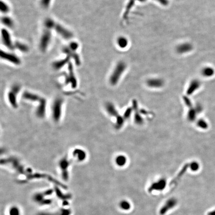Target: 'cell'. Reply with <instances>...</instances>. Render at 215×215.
Wrapping results in <instances>:
<instances>
[{
    "mask_svg": "<svg viewBox=\"0 0 215 215\" xmlns=\"http://www.w3.org/2000/svg\"><path fill=\"white\" fill-rule=\"evenodd\" d=\"M22 97L25 100L38 103V106L35 111L36 116L40 119H43L46 117L47 102L44 98L29 91L25 92L22 94Z\"/></svg>",
    "mask_w": 215,
    "mask_h": 215,
    "instance_id": "cell-1",
    "label": "cell"
},
{
    "mask_svg": "<svg viewBox=\"0 0 215 215\" xmlns=\"http://www.w3.org/2000/svg\"><path fill=\"white\" fill-rule=\"evenodd\" d=\"M126 68V64L124 62H118L110 77V83L112 85L114 86L118 83Z\"/></svg>",
    "mask_w": 215,
    "mask_h": 215,
    "instance_id": "cell-2",
    "label": "cell"
},
{
    "mask_svg": "<svg viewBox=\"0 0 215 215\" xmlns=\"http://www.w3.org/2000/svg\"><path fill=\"white\" fill-rule=\"evenodd\" d=\"M63 100L62 98H57L54 101L51 108L52 119L56 123L59 122L62 117V106Z\"/></svg>",
    "mask_w": 215,
    "mask_h": 215,
    "instance_id": "cell-3",
    "label": "cell"
},
{
    "mask_svg": "<svg viewBox=\"0 0 215 215\" xmlns=\"http://www.w3.org/2000/svg\"><path fill=\"white\" fill-rule=\"evenodd\" d=\"M20 90V86L19 85H15L11 88L7 94L8 103L14 109H17L18 107L17 99Z\"/></svg>",
    "mask_w": 215,
    "mask_h": 215,
    "instance_id": "cell-4",
    "label": "cell"
},
{
    "mask_svg": "<svg viewBox=\"0 0 215 215\" xmlns=\"http://www.w3.org/2000/svg\"><path fill=\"white\" fill-rule=\"evenodd\" d=\"M51 30L44 29L41 36L39 44V47L42 52H45L47 50L51 43L52 34Z\"/></svg>",
    "mask_w": 215,
    "mask_h": 215,
    "instance_id": "cell-5",
    "label": "cell"
},
{
    "mask_svg": "<svg viewBox=\"0 0 215 215\" xmlns=\"http://www.w3.org/2000/svg\"><path fill=\"white\" fill-rule=\"evenodd\" d=\"M53 30H55L57 34L61 36L62 38L65 39H70L73 37V34L71 31L66 29L60 24L56 22L54 25Z\"/></svg>",
    "mask_w": 215,
    "mask_h": 215,
    "instance_id": "cell-6",
    "label": "cell"
},
{
    "mask_svg": "<svg viewBox=\"0 0 215 215\" xmlns=\"http://www.w3.org/2000/svg\"><path fill=\"white\" fill-rule=\"evenodd\" d=\"M0 56L2 59L8 61L13 64L18 65L21 63L20 59L15 54L10 52H7L5 51H1Z\"/></svg>",
    "mask_w": 215,
    "mask_h": 215,
    "instance_id": "cell-7",
    "label": "cell"
},
{
    "mask_svg": "<svg viewBox=\"0 0 215 215\" xmlns=\"http://www.w3.org/2000/svg\"><path fill=\"white\" fill-rule=\"evenodd\" d=\"M1 35L3 43L4 46L10 50L15 49L14 43L13 42L10 34L7 29H2L1 30Z\"/></svg>",
    "mask_w": 215,
    "mask_h": 215,
    "instance_id": "cell-8",
    "label": "cell"
},
{
    "mask_svg": "<svg viewBox=\"0 0 215 215\" xmlns=\"http://www.w3.org/2000/svg\"><path fill=\"white\" fill-rule=\"evenodd\" d=\"M71 164V162L68 158L64 157L60 160L59 161V167L61 171V174L64 180L68 179V168Z\"/></svg>",
    "mask_w": 215,
    "mask_h": 215,
    "instance_id": "cell-9",
    "label": "cell"
},
{
    "mask_svg": "<svg viewBox=\"0 0 215 215\" xmlns=\"http://www.w3.org/2000/svg\"><path fill=\"white\" fill-rule=\"evenodd\" d=\"M68 80L67 81L68 83H70L71 84V87L72 88H76L77 86V80L74 73L73 65L70 61L68 64Z\"/></svg>",
    "mask_w": 215,
    "mask_h": 215,
    "instance_id": "cell-10",
    "label": "cell"
},
{
    "mask_svg": "<svg viewBox=\"0 0 215 215\" xmlns=\"http://www.w3.org/2000/svg\"><path fill=\"white\" fill-rule=\"evenodd\" d=\"M63 52L65 54L66 56L70 57L71 58H72L76 65L79 66L80 65V58L76 51H71L68 47H65L63 48Z\"/></svg>",
    "mask_w": 215,
    "mask_h": 215,
    "instance_id": "cell-11",
    "label": "cell"
},
{
    "mask_svg": "<svg viewBox=\"0 0 215 215\" xmlns=\"http://www.w3.org/2000/svg\"><path fill=\"white\" fill-rule=\"evenodd\" d=\"M193 48V46L192 44L189 42H184L179 44L176 47V51L178 53L183 54L190 52Z\"/></svg>",
    "mask_w": 215,
    "mask_h": 215,
    "instance_id": "cell-12",
    "label": "cell"
},
{
    "mask_svg": "<svg viewBox=\"0 0 215 215\" xmlns=\"http://www.w3.org/2000/svg\"><path fill=\"white\" fill-rule=\"evenodd\" d=\"M177 203V201L176 199L173 198L169 199V200L167 201L165 205L160 210V215L165 214L167 212H168V210L174 208L176 205Z\"/></svg>",
    "mask_w": 215,
    "mask_h": 215,
    "instance_id": "cell-13",
    "label": "cell"
},
{
    "mask_svg": "<svg viewBox=\"0 0 215 215\" xmlns=\"http://www.w3.org/2000/svg\"><path fill=\"white\" fill-rule=\"evenodd\" d=\"M167 182L164 179H161L156 182L153 183L150 186L148 191L150 192L153 191V190L156 191H161L164 189L166 186Z\"/></svg>",
    "mask_w": 215,
    "mask_h": 215,
    "instance_id": "cell-14",
    "label": "cell"
},
{
    "mask_svg": "<svg viewBox=\"0 0 215 215\" xmlns=\"http://www.w3.org/2000/svg\"><path fill=\"white\" fill-rule=\"evenodd\" d=\"M164 81L160 78H153L148 79L147 81L146 84L150 87L154 88H159L161 87L164 85Z\"/></svg>",
    "mask_w": 215,
    "mask_h": 215,
    "instance_id": "cell-15",
    "label": "cell"
},
{
    "mask_svg": "<svg viewBox=\"0 0 215 215\" xmlns=\"http://www.w3.org/2000/svg\"><path fill=\"white\" fill-rule=\"evenodd\" d=\"M73 156L78 162L84 161L87 157L86 152L80 148H76L73 151Z\"/></svg>",
    "mask_w": 215,
    "mask_h": 215,
    "instance_id": "cell-16",
    "label": "cell"
},
{
    "mask_svg": "<svg viewBox=\"0 0 215 215\" xmlns=\"http://www.w3.org/2000/svg\"><path fill=\"white\" fill-rule=\"evenodd\" d=\"M70 58V57L68 56H67L64 58L56 61L53 63L52 67H53L54 69L55 70H57L61 69L62 67L65 65L66 64H68L69 63Z\"/></svg>",
    "mask_w": 215,
    "mask_h": 215,
    "instance_id": "cell-17",
    "label": "cell"
},
{
    "mask_svg": "<svg viewBox=\"0 0 215 215\" xmlns=\"http://www.w3.org/2000/svg\"><path fill=\"white\" fill-rule=\"evenodd\" d=\"M201 85L200 81L197 80H194L192 81L190 83L189 86L188 87V89L187 90V93L188 95L192 94L195 91L198 89Z\"/></svg>",
    "mask_w": 215,
    "mask_h": 215,
    "instance_id": "cell-18",
    "label": "cell"
},
{
    "mask_svg": "<svg viewBox=\"0 0 215 215\" xmlns=\"http://www.w3.org/2000/svg\"><path fill=\"white\" fill-rule=\"evenodd\" d=\"M105 107H106V111L110 115L113 116V117H115L116 118H117L119 116L118 112L115 107L114 105L112 103H108L106 104Z\"/></svg>",
    "mask_w": 215,
    "mask_h": 215,
    "instance_id": "cell-19",
    "label": "cell"
},
{
    "mask_svg": "<svg viewBox=\"0 0 215 215\" xmlns=\"http://www.w3.org/2000/svg\"><path fill=\"white\" fill-rule=\"evenodd\" d=\"M14 46L15 49H17L18 51H20V52L22 53H26L29 51V48L28 46L20 41H15L14 43Z\"/></svg>",
    "mask_w": 215,
    "mask_h": 215,
    "instance_id": "cell-20",
    "label": "cell"
},
{
    "mask_svg": "<svg viewBox=\"0 0 215 215\" xmlns=\"http://www.w3.org/2000/svg\"><path fill=\"white\" fill-rule=\"evenodd\" d=\"M117 43L118 46L121 48H125L127 47L129 44V40L125 37L121 36L117 39Z\"/></svg>",
    "mask_w": 215,
    "mask_h": 215,
    "instance_id": "cell-21",
    "label": "cell"
},
{
    "mask_svg": "<svg viewBox=\"0 0 215 215\" xmlns=\"http://www.w3.org/2000/svg\"><path fill=\"white\" fill-rule=\"evenodd\" d=\"M202 75L205 77H211L215 74L214 69L211 67H204L201 71Z\"/></svg>",
    "mask_w": 215,
    "mask_h": 215,
    "instance_id": "cell-22",
    "label": "cell"
},
{
    "mask_svg": "<svg viewBox=\"0 0 215 215\" xmlns=\"http://www.w3.org/2000/svg\"><path fill=\"white\" fill-rule=\"evenodd\" d=\"M1 22L4 25H5L6 27L12 28L14 25L13 20L11 18L8 16H4L1 19Z\"/></svg>",
    "mask_w": 215,
    "mask_h": 215,
    "instance_id": "cell-23",
    "label": "cell"
},
{
    "mask_svg": "<svg viewBox=\"0 0 215 215\" xmlns=\"http://www.w3.org/2000/svg\"><path fill=\"white\" fill-rule=\"evenodd\" d=\"M55 23H56V22H54L52 19H50V18L46 19L44 22V28L52 30L53 29L54 25Z\"/></svg>",
    "mask_w": 215,
    "mask_h": 215,
    "instance_id": "cell-24",
    "label": "cell"
},
{
    "mask_svg": "<svg viewBox=\"0 0 215 215\" xmlns=\"http://www.w3.org/2000/svg\"><path fill=\"white\" fill-rule=\"evenodd\" d=\"M0 11L2 13H7L10 11V7L8 5L2 0L0 3Z\"/></svg>",
    "mask_w": 215,
    "mask_h": 215,
    "instance_id": "cell-25",
    "label": "cell"
},
{
    "mask_svg": "<svg viewBox=\"0 0 215 215\" xmlns=\"http://www.w3.org/2000/svg\"><path fill=\"white\" fill-rule=\"evenodd\" d=\"M126 157L123 155H119L116 159V163L119 167H123L126 163Z\"/></svg>",
    "mask_w": 215,
    "mask_h": 215,
    "instance_id": "cell-26",
    "label": "cell"
},
{
    "mask_svg": "<svg viewBox=\"0 0 215 215\" xmlns=\"http://www.w3.org/2000/svg\"><path fill=\"white\" fill-rule=\"evenodd\" d=\"M119 207L122 209L127 211L130 209L131 207V205L129 202L126 200H123L119 203Z\"/></svg>",
    "mask_w": 215,
    "mask_h": 215,
    "instance_id": "cell-27",
    "label": "cell"
},
{
    "mask_svg": "<svg viewBox=\"0 0 215 215\" xmlns=\"http://www.w3.org/2000/svg\"><path fill=\"white\" fill-rule=\"evenodd\" d=\"M197 113L196 110L191 109L189 111L188 114V119L189 121H193L196 118V114Z\"/></svg>",
    "mask_w": 215,
    "mask_h": 215,
    "instance_id": "cell-28",
    "label": "cell"
},
{
    "mask_svg": "<svg viewBox=\"0 0 215 215\" xmlns=\"http://www.w3.org/2000/svg\"><path fill=\"white\" fill-rule=\"evenodd\" d=\"M197 126L199 128L202 129H207L208 128V123L203 119H200L198 120L197 123Z\"/></svg>",
    "mask_w": 215,
    "mask_h": 215,
    "instance_id": "cell-29",
    "label": "cell"
},
{
    "mask_svg": "<svg viewBox=\"0 0 215 215\" xmlns=\"http://www.w3.org/2000/svg\"><path fill=\"white\" fill-rule=\"evenodd\" d=\"M124 123V119L121 116H119L117 118V121L116 123V128L117 129H119L123 126V124Z\"/></svg>",
    "mask_w": 215,
    "mask_h": 215,
    "instance_id": "cell-30",
    "label": "cell"
},
{
    "mask_svg": "<svg viewBox=\"0 0 215 215\" xmlns=\"http://www.w3.org/2000/svg\"><path fill=\"white\" fill-rule=\"evenodd\" d=\"M51 2V0H40V5L42 7V8L46 9L48 8L50 6Z\"/></svg>",
    "mask_w": 215,
    "mask_h": 215,
    "instance_id": "cell-31",
    "label": "cell"
},
{
    "mask_svg": "<svg viewBox=\"0 0 215 215\" xmlns=\"http://www.w3.org/2000/svg\"><path fill=\"white\" fill-rule=\"evenodd\" d=\"M68 47L71 51H76L79 47V44H78L77 42L73 41V42H71Z\"/></svg>",
    "mask_w": 215,
    "mask_h": 215,
    "instance_id": "cell-32",
    "label": "cell"
},
{
    "mask_svg": "<svg viewBox=\"0 0 215 215\" xmlns=\"http://www.w3.org/2000/svg\"><path fill=\"white\" fill-rule=\"evenodd\" d=\"M190 168L193 171H196L199 169L200 166L198 162H193L190 164Z\"/></svg>",
    "mask_w": 215,
    "mask_h": 215,
    "instance_id": "cell-33",
    "label": "cell"
},
{
    "mask_svg": "<svg viewBox=\"0 0 215 215\" xmlns=\"http://www.w3.org/2000/svg\"><path fill=\"white\" fill-rule=\"evenodd\" d=\"M134 120L137 124H141L143 123V119L140 115L136 114L134 116Z\"/></svg>",
    "mask_w": 215,
    "mask_h": 215,
    "instance_id": "cell-34",
    "label": "cell"
},
{
    "mask_svg": "<svg viewBox=\"0 0 215 215\" xmlns=\"http://www.w3.org/2000/svg\"><path fill=\"white\" fill-rule=\"evenodd\" d=\"M11 215H19V211L18 209L15 208L11 209L10 210Z\"/></svg>",
    "mask_w": 215,
    "mask_h": 215,
    "instance_id": "cell-35",
    "label": "cell"
},
{
    "mask_svg": "<svg viewBox=\"0 0 215 215\" xmlns=\"http://www.w3.org/2000/svg\"><path fill=\"white\" fill-rule=\"evenodd\" d=\"M131 108H129L126 110V112L124 113V117L125 118H129L130 117L131 114Z\"/></svg>",
    "mask_w": 215,
    "mask_h": 215,
    "instance_id": "cell-36",
    "label": "cell"
},
{
    "mask_svg": "<svg viewBox=\"0 0 215 215\" xmlns=\"http://www.w3.org/2000/svg\"><path fill=\"white\" fill-rule=\"evenodd\" d=\"M161 5L163 6H167L168 5V0H156Z\"/></svg>",
    "mask_w": 215,
    "mask_h": 215,
    "instance_id": "cell-37",
    "label": "cell"
},
{
    "mask_svg": "<svg viewBox=\"0 0 215 215\" xmlns=\"http://www.w3.org/2000/svg\"><path fill=\"white\" fill-rule=\"evenodd\" d=\"M184 101H185V104H186L187 106H188V107H191L192 106L190 100L188 99V98H185Z\"/></svg>",
    "mask_w": 215,
    "mask_h": 215,
    "instance_id": "cell-38",
    "label": "cell"
},
{
    "mask_svg": "<svg viewBox=\"0 0 215 215\" xmlns=\"http://www.w3.org/2000/svg\"><path fill=\"white\" fill-rule=\"evenodd\" d=\"M208 215H215V210L209 212Z\"/></svg>",
    "mask_w": 215,
    "mask_h": 215,
    "instance_id": "cell-39",
    "label": "cell"
}]
</instances>
